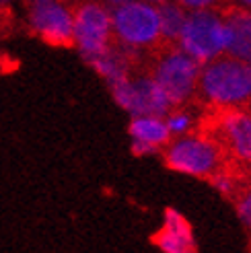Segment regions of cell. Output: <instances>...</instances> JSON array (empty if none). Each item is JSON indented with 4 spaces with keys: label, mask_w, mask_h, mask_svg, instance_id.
I'll use <instances>...</instances> for the list:
<instances>
[{
    "label": "cell",
    "mask_w": 251,
    "mask_h": 253,
    "mask_svg": "<svg viewBox=\"0 0 251 253\" xmlns=\"http://www.w3.org/2000/svg\"><path fill=\"white\" fill-rule=\"evenodd\" d=\"M179 43L185 54H190L198 62H210L218 54L227 52L229 45V27L214 12L206 8L194 10L185 17L183 29L179 33Z\"/></svg>",
    "instance_id": "1"
},
{
    "label": "cell",
    "mask_w": 251,
    "mask_h": 253,
    "mask_svg": "<svg viewBox=\"0 0 251 253\" xmlns=\"http://www.w3.org/2000/svg\"><path fill=\"white\" fill-rule=\"evenodd\" d=\"M200 84L216 103H243L251 97V64L243 60H218L200 72Z\"/></svg>",
    "instance_id": "2"
},
{
    "label": "cell",
    "mask_w": 251,
    "mask_h": 253,
    "mask_svg": "<svg viewBox=\"0 0 251 253\" xmlns=\"http://www.w3.org/2000/svg\"><path fill=\"white\" fill-rule=\"evenodd\" d=\"M111 29L128 45H148L161 35L159 8L142 0H126L111 12Z\"/></svg>",
    "instance_id": "3"
},
{
    "label": "cell",
    "mask_w": 251,
    "mask_h": 253,
    "mask_svg": "<svg viewBox=\"0 0 251 253\" xmlns=\"http://www.w3.org/2000/svg\"><path fill=\"white\" fill-rule=\"evenodd\" d=\"M118 105L130 116H165L169 109V99L163 93L155 79L122 81L111 86Z\"/></svg>",
    "instance_id": "4"
},
{
    "label": "cell",
    "mask_w": 251,
    "mask_h": 253,
    "mask_svg": "<svg viewBox=\"0 0 251 253\" xmlns=\"http://www.w3.org/2000/svg\"><path fill=\"white\" fill-rule=\"evenodd\" d=\"M200 79V62L190 54L173 52L159 64L155 81L167 95L169 103H181L192 95L194 86Z\"/></svg>",
    "instance_id": "5"
},
{
    "label": "cell",
    "mask_w": 251,
    "mask_h": 253,
    "mask_svg": "<svg viewBox=\"0 0 251 253\" xmlns=\"http://www.w3.org/2000/svg\"><path fill=\"white\" fill-rule=\"evenodd\" d=\"M72 42L79 45L84 58L101 54L107 49L109 33H111V15L99 4H84L72 17Z\"/></svg>",
    "instance_id": "6"
},
{
    "label": "cell",
    "mask_w": 251,
    "mask_h": 253,
    "mask_svg": "<svg viewBox=\"0 0 251 253\" xmlns=\"http://www.w3.org/2000/svg\"><path fill=\"white\" fill-rule=\"evenodd\" d=\"M29 23L33 31L52 45H68L72 43V27L74 19L70 10L60 4L58 0H43L33 2L29 12Z\"/></svg>",
    "instance_id": "7"
},
{
    "label": "cell",
    "mask_w": 251,
    "mask_h": 253,
    "mask_svg": "<svg viewBox=\"0 0 251 253\" xmlns=\"http://www.w3.org/2000/svg\"><path fill=\"white\" fill-rule=\"evenodd\" d=\"M169 167L185 175H206L216 165V150L200 138H185L175 142L167 153Z\"/></svg>",
    "instance_id": "8"
},
{
    "label": "cell",
    "mask_w": 251,
    "mask_h": 253,
    "mask_svg": "<svg viewBox=\"0 0 251 253\" xmlns=\"http://www.w3.org/2000/svg\"><path fill=\"white\" fill-rule=\"evenodd\" d=\"M155 243L165 253H187L194 249V235L190 222L185 220L181 212L169 208L165 212V226L157 235Z\"/></svg>",
    "instance_id": "9"
},
{
    "label": "cell",
    "mask_w": 251,
    "mask_h": 253,
    "mask_svg": "<svg viewBox=\"0 0 251 253\" xmlns=\"http://www.w3.org/2000/svg\"><path fill=\"white\" fill-rule=\"evenodd\" d=\"M227 27H229L227 52H231L237 60L251 64V12H237L227 21Z\"/></svg>",
    "instance_id": "10"
},
{
    "label": "cell",
    "mask_w": 251,
    "mask_h": 253,
    "mask_svg": "<svg viewBox=\"0 0 251 253\" xmlns=\"http://www.w3.org/2000/svg\"><path fill=\"white\" fill-rule=\"evenodd\" d=\"M132 140L159 146L169 140V128L159 116H134L130 124Z\"/></svg>",
    "instance_id": "11"
},
{
    "label": "cell",
    "mask_w": 251,
    "mask_h": 253,
    "mask_svg": "<svg viewBox=\"0 0 251 253\" xmlns=\"http://www.w3.org/2000/svg\"><path fill=\"white\" fill-rule=\"evenodd\" d=\"M224 130H227L235 153L245 161H251V118L243 113H231L224 120Z\"/></svg>",
    "instance_id": "12"
},
{
    "label": "cell",
    "mask_w": 251,
    "mask_h": 253,
    "mask_svg": "<svg viewBox=\"0 0 251 253\" xmlns=\"http://www.w3.org/2000/svg\"><path fill=\"white\" fill-rule=\"evenodd\" d=\"M89 64L101 74V77L114 86L122 81L128 79V72H126V62L124 58L114 52V49H103L101 54H95V56H89V58H84Z\"/></svg>",
    "instance_id": "13"
},
{
    "label": "cell",
    "mask_w": 251,
    "mask_h": 253,
    "mask_svg": "<svg viewBox=\"0 0 251 253\" xmlns=\"http://www.w3.org/2000/svg\"><path fill=\"white\" fill-rule=\"evenodd\" d=\"M185 17L187 15L181 10V6L171 4V2H161V8H159V29H161V35L171 37V40H177L181 29H183Z\"/></svg>",
    "instance_id": "14"
},
{
    "label": "cell",
    "mask_w": 251,
    "mask_h": 253,
    "mask_svg": "<svg viewBox=\"0 0 251 253\" xmlns=\"http://www.w3.org/2000/svg\"><path fill=\"white\" fill-rule=\"evenodd\" d=\"M167 128H169V134H183L187 128H190V116L187 113H171V116L167 118Z\"/></svg>",
    "instance_id": "15"
},
{
    "label": "cell",
    "mask_w": 251,
    "mask_h": 253,
    "mask_svg": "<svg viewBox=\"0 0 251 253\" xmlns=\"http://www.w3.org/2000/svg\"><path fill=\"white\" fill-rule=\"evenodd\" d=\"M212 185H214L218 192L224 194V196H229L233 192V183H231L229 177H224V175H216L214 179H212Z\"/></svg>",
    "instance_id": "16"
},
{
    "label": "cell",
    "mask_w": 251,
    "mask_h": 253,
    "mask_svg": "<svg viewBox=\"0 0 251 253\" xmlns=\"http://www.w3.org/2000/svg\"><path fill=\"white\" fill-rule=\"evenodd\" d=\"M239 216L247 226H251V194L239 204Z\"/></svg>",
    "instance_id": "17"
},
{
    "label": "cell",
    "mask_w": 251,
    "mask_h": 253,
    "mask_svg": "<svg viewBox=\"0 0 251 253\" xmlns=\"http://www.w3.org/2000/svg\"><path fill=\"white\" fill-rule=\"evenodd\" d=\"M179 2L187 8H192V10H200V8H208L216 2V0H179Z\"/></svg>",
    "instance_id": "18"
},
{
    "label": "cell",
    "mask_w": 251,
    "mask_h": 253,
    "mask_svg": "<svg viewBox=\"0 0 251 253\" xmlns=\"http://www.w3.org/2000/svg\"><path fill=\"white\" fill-rule=\"evenodd\" d=\"M132 150H134L136 155H153V153H157V146H153V144H146V142L132 140Z\"/></svg>",
    "instance_id": "19"
},
{
    "label": "cell",
    "mask_w": 251,
    "mask_h": 253,
    "mask_svg": "<svg viewBox=\"0 0 251 253\" xmlns=\"http://www.w3.org/2000/svg\"><path fill=\"white\" fill-rule=\"evenodd\" d=\"M241 4H245V6H251V0H239Z\"/></svg>",
    "instance_id": "20"
},
{
    "label": "cell",
    "mask_w": 251,
    "mask_h": 253,
    "mask_svg": "<svg viewBox=\"0 0 251 253\" xmlns=\"http://www.w3.org/2000/svg\"><path fill=\"white\" fill-rule=\"evenodd\" d=\"M107 2H114V4H120V2H126V0H107Z\"/></svg>",
    "instance_id": "21"
},
{
    "label": "cell",
    "mask_w": 251,
    "mask_h": 253,
    "mask_svg": "<svg viewBox=\"0 0 251 253\" xmlns=\"http://www.w3.org/2000/svg\"><path fill=\"white\" fill-rule=\"evenodd\" d=\"M148 2H167V0H148Z\"/></svg>",
    "instance_id": "22"
},
{
    "label": "cell",
    "mask_w": 251,
    "mask_h": 253,
    "mask_svg": "<svg viewBox=\"0 0 251 253\" xmlns=\"http://www.w3.org/2000/svg\"><path fill=\"white\" fill-rule=\"evenodd\" d=\"M6 2H10V0H0V4H6Z\"/></svg>",
    "instance_id": "23"
},
{
    "label": "cell",
    "mask_w": 251,
    "mask_h": 253,
    "mask_svg": "<svg viewBox=\"0 0 251 253\" xmlns=\"http://www.w3.org/2000/svg\"><path fill=\"white\" fill-rule=\"evenodd\" d=\"M31 2H43V0H31Z\"/></svg>",
    "instance_id": "24"
}]
</instances>
